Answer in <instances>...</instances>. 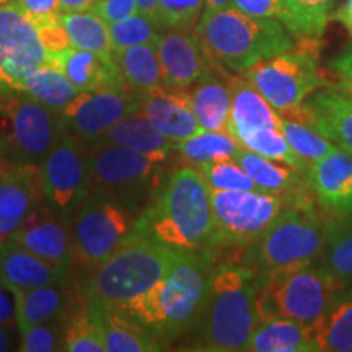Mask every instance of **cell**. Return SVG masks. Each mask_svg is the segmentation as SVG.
Listing matches in <instances>:
<instances>
[{
    "mask_svg": "<svg viewBox=\"0 0 352 352\" xmlns=\"http://www.w3.org/2000/svg\"><path fill=\"white\" fill-rule=\"evenodd\" d=\"M241 148L243 147L239 140L228 131L201 129L189 139L173 144V151L178 152L189 164L195 165L222 160V158H235Z\"/></svg>",
    "mask_w": 352,
    "mask_h": 352,
    "instance_id": "obj_34",
    "label": "cell"
},
{
    "mask_svg": "<svg viewBox=\"0 0 352 352\" xmlns=\"http://www.w3.org/2000/svg\"><path fill=\"white\" fill-rule=\"evenodd\" d=\"M228 85L232 90L228 132L233 138L240 132L259 129V127L280 129V114L267 103V100L243 74L228 76Z\"/></svg>",
    "mask_w": 352,
    "mask_h": 352,
    "instance_id": "obj_25",
    "label": "cell"
},
{
    "mask_svg": "<svg viewBox=\"0 0 352 352\" xmlns=\"http://www.w3.org/2000/svg\"><path fill=\"white\" fill-rule=\"evenodd\" d=\"M334 219L320 208H285L259 239L241 252L240 263L252 270L254 283L321 261Z\"/></svg>",
    "mask_w": 352,
    "mask_h": 352,
    "instance_id": "obj_6",
    "label": "cell"
},
{
    "mask_svg": "<svg viewBox=\"0 0 352 352\" xmlns=\"http://www.w3.org/2000/svg\"><path fill=\"white\" fill-rule=\"evenodd\" d=\"M63 349L56 324L39 323L21 331L20 351L23 352H51Z\"/></svg>",
    "mask_w": 352,
    "mask_h": 352,
    "instance_id": "obj_43",
    "label": "cell"
},
{
    "mask_svg": "<svg viewBox=\"0 0 352 352\" xmlns=\"http://www.w3.org/2000/svg\"><path fill=\"white\" fill-rule=\"evenodd\" d=\"M23 94L41 101L44 107L54 111L57 116L64 108L80 94L67 76L50 60L28 74L23 83Z\"/></svg>",
    "mask_w": 352,
    "mask_h": 352,
    "instance_id": "obj_32",
    "label": "cell"
},
{
    "mask_svg": "<svg viewBox=\"0 0 352 352\" xmlns=\"http://www.w3.org/2000/svg\"><path fill=\"white\" fill-rule=\"evenodd\" d=\"M256 323V283L252 270L232 259L215 264L199 315L191 328L195 349L246 351Z\"/></svg>",
    "mask_w": 352,
    "mask_h": 352,
    "instance_id": "obj_2",
    "label": "cell"
},
{
    "mask_svg": "<svg viewBox=\"0 0 352 352\" xmlns=\"http://www.w3.org/2000/svg\"><path fill=\"white\" fill-rule=\"evenodd\" d=\"M87 303V302H85ZM88 305V303H87ZM101 341L108 352L162 351V342L134 318L116 310L91 307Z\"/></svg>",
    "mask_w": 352,
    "mask_h": 352,
    "instance_id": "obj_26",
    "label": "cell"
},
{
    "mask_svg": "<svg viewBox=\"0 0 352 352\" xmlns=\"http://www.w3.org/2000/svg\"><path fill=\"white\" fill-rule=\"evenodd\" d=\"M138 214L103 192L91 191L72 215L76 258L83 266L95 270L138 233Z\"/></svg>",
    "mask_w": 352,
    "mask_h": 352,
    "instance_id": "obj_12",
    "label": "cell"
},
{
    "mask_svg": "<svg viewBox=\"0 0 352 352\" xmlns=\"http://www.w3.org/2000/svg\"><path fill=\"white\" fill-rule=\"evenodd\" d=\"M195 32L212 67L223 76H241L296 44L294 34L280 21L258 19L235 7L204 12Z\"/></svg>",
    "mask_w": 352,
    "mask_h": 352,
    "instance_id": "obj_4",
    "label": "cell"
},
{
    "mask_svg": "<svg viewBox=\"0 0 352 352\" xmlns=\"http://www.w3.org/2000/svg\"><path fill=\"white\" fill-rule=\"evenodd\" d=\"M338 0H285L289 20L285 28L294 38H323Z\"/></svg>",
    "mask_w": 352,
    "mask_h": 352,
    "instance_id": "obj_36",
    "label": "cell"
},
{
    "mask_svg": "<svg viewBox=\"0 0 352 352\" xmlns=\"http://www.w3.org/2000/svg\"><path fill=\"white\" fill-rule=\"evenodd\" d=\"M100 0H59V13L94 10Z\"/></svg>",
    "mask_w": 352,
    "mask_h": 352,
    "instance_id": "obj_49",
    "label": "cell"
},
{
    "mask_svg": "<svg viewBox=\"0 0 352 352\" xmlns=\"http://www.w3.org/2000/svg\"><path fill=\"white\" fill-rule=\"evenodd\" d=\"M321 39L298 38L292 50L261 60L243 76L280 116L292 118L310 95L331 85L320 69Z\"/></svg>",
    "mask_w": 352,
    "mask_h": 352,
    "instance_id": "obj_8",
    "label": "cell"
},
{
    "mask_svg": "<svg viewBox=\"0 0 352 352\" xmlns=\"http://www.w3.org/2000/svg\"><path fill=\"white\" fill-rule=\"evenodd\" d=\"M39 28L16 0L0 6V95L23 94L25 78L47 63Z\"/></svg>",
    "mask_w": 352,
    "mask_h": 352,
    "instance_id": "obj_14",
    "label": "cell"
},
{
    "mask_svg": "<svg viewBox=\"0 0 352 352\" xmlns=\"http://www.w3.org/2000/svg\"><path fill=\"white\" fill-rule=\"evenodd\" d=\"M139 111L173 144L186 140L201 131L186 90L160 87L148 91L142 96Z\"/></svg>",
    "mask_w": 352,
    "mask_h": 352,
    "instance_id": "obj_22",
    "label": "cell"
},
{
    "mask_svg": "<svg viewBox=\"0 0 352 352\" xmlns=\"http://www.w3.org/2000/svg\"><path fill=\"white\" fill-rule=\"evenodd\" d=\"M2 324V323H0ZM8 347H10V340H8V334L6 329L0 327V352L2 351H7Z\"/></svg>",
    "mask_w": 352,
    "mask_h": 352,
    "instance_id": "obj_55",
    "label": "cell"
},
{
    "mask_svg": "<svg viewBox=\"0 0 352 352\" xmlns=\"http://www.w3.org/2000/svg\"><path fill=\"white\" fill-rule=\"evenodd\" d=\"M162 26L152 16L144 13H134L124 20L109 23V34H111L113 50L120 51L126 47L138 46L145 43H157L162 34Z\"/></svg>",
    "mask_w": 352,
    "mask_h": 352,
    "instance_id": "obj_41",
    "label": "cell"
},
{
    "mask_svg": "<svg viewBox=\"0 0 352 352\" xmlns=\"http://www.w3.org/2000/svg\"><path fill=\"white\" fill-rule=\"evenodd\" d=\"M10 240L36 256L69 271L74 258L72 219L57 214L50 206H38L23 217Z\"/></svg>",
    "mask_w": 352,
    "mask_h": 352,
    "instance_id": "obj_16",
    "label": "cell"
},
{
    "mask_svg": "<svg viewBox=\"0 0 352 352\" xmlns=\"http://www.w3.org/2000/svg\"><path fill=\"white\" fill-rule=\"evenodd\" d=\"M23 222L20 217H0V240L10 236Z\"/></svg>",
    "mask_w": 352,
    "mask_h": 352,
    "instance_id": "obj_51",
    "label": "cell"
},
{
    "mask_svg": "<svg viewBox=\"0 0 352 352\" xmlns=\"http://www.w3.org/2000/svg\"><path fill=\"white\" fill-rule=\"evenodd\" d=\"M34 21L54 19L59 15V0H16Z\"/></svg>",
    "mask_w": 352,
    "mask_h": 352,
    "instance_id": "obj_46",
    "label": "cell"
},
{
    "mask_svg": "<svg viewBox=\"0 0 352 352\" xmlns=\"http://www.w3.org/2000/svg\"><path fill=\"white\" fill-rule=\"evenodd\" d=\"M215 264V254L209 250L184 252L155 287L132 298L120 311L147 328L160 342L175 340L195 324Z\"/></svg>",
    "mask_w": 352,
    "mask_h": 352,
    "instance_id": "obj_3",
    "label": "cell"
},
{
    "mask_svg": "<svg viewBox=\"0 0 352 352\" xmlns=\"http://www.w3.org/2000/svg\"><path fill=\"white\" fill-rule=\"evenodd\" d=\"M280 131H283L290 147L294 148V152L303 158L308 165L321 160L338 148L328 139H324L320 132H316L314 127L302 121L280 116Z\"/></svg>",
    "mask_w": 352,
    "mask_h": 352,
    "instance_id": "obj_39",
    "label": "cell"
},
{
    "mask_svg": "<svg viewBox=\"0 0 352 352\" xmlns=\"http://www.w3.org/2000/svg\"><path fill=\"white\" fill-rule=\"evenodd\" d=\"M334 77H336L334 85L352 95V72H334Z\"/></svg>",
    "mask_w": 352,
    "mask_h": 352,
    "instance_id": "obj_52",
    "label": "cell"
},
{
    "mask_svg": "<svg viewBox=\"0 0 352 352\" xmlns=\"http://www.w3.org/2000/svg\"><path fill=\"white\" fill-rule=\"evenodd\" d=\"M246 351L252 352H318L314 329L298 321L271 316L258 320Z\"/></svg>",
    "mask_w": 352,
    "mask_h": 352,
    "instance_id": "obj_28",
    "label": "cell"
},
{
    "mask_svg": "<svg viewBox=\"0 0 352 352\" xmlns=\"http://www.w3.org/2000/svg\"><path fill=\"white\" fill-rule=\"evenodd\" d=\"M328 69L331 72H352V43L328 60Z\"/></svg>",
    "mask_w": 352,
    "mask_h": 352,
    "instance_id": "obj_48",
    "label": "cell"
},
{
    "mask_svg": "<svg viewBox=\"0 0 352 352\" xmlns=\"http://www.w3.org/2000/svg\"><path fill=\"white\" fill-rule=\"evenodd\" d=\"M64 284H50L26 290H13L15 297V316L19 331L39 323L65 321L69 315L83 302L82 292L74 302Z\"/></svg>",
    "mask_w": 352,
    "mask_h": 352,
    "instance_id": "obj_24",
    "label": "cell"
},
{
    "mask_svg": "<svg viewBox=\"0 0 352 352\" xmlns=\"http://www.w3.org/2000/svg\"><path fill=\"white\" fill-rule=\"evenodd\" d=\"M210 189L199 170L182 166L162 183L139 214L135 230L183 252L209 250L214 235Z\"/></svg>",
    "mask_w": 352,
    "mask_h": 352,
    "instance_id": "obj_1",
    "label": "cell"
},
{
    "mask_svg": "<svg viewBox=\"0 0 352 352\" xmlns=\"http://www.w3.org/2000/svg\"><path fill=\"white\" fill-rule=\"evenodd\" d=\"M59 116L26 94L0 95V155L15 164L41 165L63 139Z\"/></svg>",
    "mask_w": 352,
    "mask_h": 352,
    "instance_id": "obj_10",
    "label": "cell"
},
{
    "mask_svg": "<svg viewBox=\"0 0 352 352\" xmlns=\"http://www.w3.org/2000/svg\"><path fill=\"white\" fill-rule=\"evenodd\" d=\"M235 160L252 176L259 191L280 197L285 208H318L307 176L298 170L246 148H241Z\"/></svg>",
    "mask_w": 352,
    "mask_h": 352,
    "instance_id": "obj_20",
    "label": "cell"
},
{
    "mask_svg": "<svg viewBox=\"0 0 352 352\" xmlns=\"http://www.w3.org/2000/svg\"><path fill=\"white\" fill-rule=\"evenodd\" d=\"M94 12L98 13L101 19L109 25L134 15L139 12V8L135 0H100Z\"/></svg>",
    "mask_w": 352,
    "mask_h": 352,
    "instance_id": "obj_45",
    "label": "cell"
},
{
    "mask_svg": "<svg viewBox=\"0 0 352 352\" xmlns=\"http://www.w3.org/2000/svg\"><path fill=\"white\" fill-rule=\"evenodd\" d=\"M210 189V188H209ZM214 235L209 252H243L272 226L285 209L280 197L263 191L210 189Z\"/></svg>",
    "mask_w": 352,
    "mask_h": 352,
    "instance_id": "obj_11",
    "label": "cell"
},
{
    "mask_svg": "<svg viewBox=\"0 0 352 352\" xmlns=\"http://www.w3.org/2000/svg\"><path fill=\"white\" fill-rule=\"evenodd\" d=\"M64 351L104 352L94 310L83 300L64 321Z\"/></svg>",
    "mask_w": 352,
    "mask_h": 352,
    "instance_id": "obj_37",
    "label": "cell"
},
{
    "mask_svg": "<svg viewBox=\"0 0 352 352\" xmlns=\"http://www.w3.org/2000/svg\"><path fill=\"white\" fill-rule=\"evenodd\" d=\"M331 21L340 23L352 39V0H342L340 6L334 8Z\"/></svg>",
    "mask_w": 352,
    "mask_h": 352,
    "instance_id": "obj_47",
    "label": "cell"
},
{
    "mask_svg": "<svg viewBox=\"0 0 352 352\" xmlns=\"http://www.w3.org/2000/svg\"><path fill=\"white\" fill-rule=\"evenodd\" d=\"M44 197L57 214L72 219L94 191V160L76 139L63 135L41 162Z\"/></svg>",
    "mask_w": 352,
    "mask_h": 352,
    "instance_id": "obj_13",
    "label": "cell"
},
{
    "mask_svg": "<svg viewBox=\"0 0 352 352\" xmlns=\"http://www.w3.org/2000/svg\"><path fill=\"white\" fill-rule=\"evenodd\" d=\"M314 336L318 352H352V283L341 289Z\"/></svg>",
    "mask_w": 352,
    "mask_h": 352,
    "instance_id": "obj_31",
    "label": "cell"
},
{
    "mask_svg": "<svg viewBox=\"0 0 352 352\" xmlns=\"http://www.w3.org/2000/svg\"><path fill=\"white\" fill-rule=\"evenodd\" d=\"M13 307L15 305L12 303L10 297H8L7 294L0 289V323H3V324L10 323L13 318V311H15V308Z\"/></svg>",
    "mask_w": 352,
    "mask_h": 352,
    "instance_id": "obj_50",
    "label": "cell"
},
{
    "mask_svg": "<svg viewBox=\"0 0 352 352\" xmlns=\"http://www.w3.org/2000/svg\"><path fill=\"white\" fill-rule=\"evenodd\" d=\"M108 145L134 148L140 152H162L170 153L173 151V142L165 138L145 114L140 111L131 114L124 120L118 121L109 127L96 142L88 148V152L100 151Z\"/></svg>",
    "mask_w": 352,
    "mask_h": 352,
    "instance_id": "obj_29",
    "label": "cell"
},
{
    "mask_svg": "<svg viewBox=\"0 0 352 352\" xmlns=\"http://www.w3.org/2000/svg\"><path fill=\"white\" fill-rule=\"evenodd\" d=\"M307 182L315 202L331 219H352V155L336 148L310 165Z\"/></svg>",
    "mask_w": 352,
    "mask_h": 352,
    "instance_id": "obj_19",
    "label": "cell"
},
{
    "mask_svg": "<svg viewBox=\"0 0 352 352\" xmlns=\"http://www.w3.org/2000/svg\"><path fill=\"white\" fill-rule=\"evenodd\" d=\"M320 263L344 285L352 283V219H334L331 235Z\"/></svg>",
    "mask_w": 352,
    "mask_h": 352,
    "instance_id": "obj_38",
    "label": "cell"
},
{
    "mask_svg": "<svg viewBox=\"0 0 352 352\" xmlns=\"http://www.w3.org/2000/svg\"><path fill=\"white\" fill-rule=\"evenodd\" d=\"M135 2H138V8H139L140 13H144V15L155 19L158 0H135Z\"/></svg>",
    "mask_w": 352,
    "mask_h": 352,
    "instance_id": "obj_53",
    "label": "cell"
},
{
    "mask_svg": "<svg viewBox=\"0 0 352 352\" xmlns=\"http://www.w3.org/2000/svg\"><path fill=\"white\" fill-rule=\"evenodd\" d=\"M8 2H12V0H0V6H6Z\"/></svg>",
    "mask_w": 352,
    "mask_h": 352,
    "instance_id": "obj_56",
    "label": "cell"
},
{
    "mask_svg": "<svg viewBox=\"0 0 352 352\" xmlns=\"http://www.w3.org/2000/svg\"><path fill=\"white\" fill-rule=\"evenodd\" d=\"M227 7H232V0H206L204 12H219Z\"/></svg>",
    "mask_w": 352,
    "mask_h": 352,
    "instance_id": "obj_54",
    "label": "cell"
},
{
    "mask_svg": "<svg viewBox=\"0 0 352 352\" xmlns=\"http://www.w3.org/2000/svg\"><path fill=\"white\" fill-rule=\"evenodd\" d=\"M157 52L164 85L173 90H188L214 69L192 30H165Z\"/></svg>",
    "mask_w": 352,
    "mask_h": 352,
    "instance_id": "obj_17",
    "label": "cell"
},
{
    "mask_svg": "<svg viewBox=\"0 0 352 352\" xmlns=\"http://www.w3.org/2000/svg\"><path fill=\"white\" fill-rule=\"evenodd\" d=\"M232 7L258 19H270L287 25L289 13L285 0H232Z\"/></svg>",
    "mask_w": 352,
    "mask_h": 352,
    "instance_id": "obj_44",
    "label": "cell"
},
{
    "mask_svg": "<svg viewBox=\"0 0 352 352\" xmlns=\"http://www.w3.org/2000/svg\"><path fill=\"white\" fill-rule=\"evenodd\" d=\"M59 20L67 33L70 46L96 54L113 56L109 25L94 10L59 13Z\"/></svg>",
    "mask_w": 352,
    "mask_h": 352,
    "instance_id": "obj_33",
    "label": "cell"
},
{
    "mask_svg": "<svg viewBox=\"0 0 352 352\" xmlns=\"http://www.w3.org/2000/svg\"><path fill=\"white\" fill-rule=\"evenodd\" d=\"M47 60L67 76L78 91H122L124 78L113 56L67 47L50 52Z\"/></svg>",
    "mask_w": 352,
    "mask_h": 352,
    "instance_id": "obj_21",
    "label": "cell"
},
{
    "mask_svg": "<svg viewBox=\"0 0 352 352\" xmlns=\"http://www.w3.org/2000/svg\"><path fill=\"white\" fill-rule=\"evenodd\" d=\"M344 284L321 263L271 276L256 285L258 320L280 316L314 329Z\"/></svg>",
    "mask_w": 352,
    "mask_h": 352,
    "instance_id": "obj_7",
    "label": "cell"
},
{
    "mask_svg": "<svg viewBox=\"0 0 352 352\" xmlns=\"http://www.w3.org/2000/svg\"><path fill=\"white\" fill-rule=\"evenodd\" d=\"M206 0H158L155 19L164 30H195Z\"/></svg>",
    "mask_w": 352,
    "mask_h": 352,
    "instance_id": "obj_42",
    "label": "cell"
},
{
    "mask_svg": "<svg viewBox=\"0 0 352 352\" xmlns=\"http://www.w3.org/2000/svg\"><path fill=\"white\" fill-rule=\"evenodd\" d=\"M290 120L311 126L338 148L352 155V95L334 82L308 96Z\"/></svg>",
    "mask_w": 352,
    "mask_h": 352,
    "instance_id": "obj_18",
    "label": "cell"
},
{
    "mask_svg": "<svg viewBox=\"0 0 352 352\" xmlns=\"http://www.w3.org/2000/svg\"><path fill=\"white\" fill-rule=\"evenodd\" d=\"M142 96L131 90L80 91L59 114L64 134L88 151L109 127L138 113Z\"/></svg>",
    "mask_w": 352,
    "mask_h": 352,
    "instance_id": "obj_15",
    "label": "cell"
},
{
    "mask_svg": "<svg viewBox=\"0 0 352 352\" xmlns=\"http://www.w3.org/2000/svg\"><path fill=\"white\" fill-rule=\"evenodd\" d=\"M67 272L16 245L15 241H3L0 254V285L10 292L63 284L67 280Z\"/></svg>",
    "mask_w": 352,
    "mask_h": 352,
    "instance_id": "obj_23",
    "label": "cell"
},
{
    "mask_svg": "<svg viewBox=\"0 0 352 352\" xmlns=\"http://www.w3.org/2000/svg\"><path fill=\"white\" fill-rule=\"evenodd\" d=\"M230 76V74H228ZM228 76L209 70L189 91L192 111L206 131H228V120L232 109V90L228 85Z\"/></svg>",
    "mask_w": 352,
    "mask_h": 352,
    "instance_id": "obj_27",
    "label": "cell"
},
{
    "mask_svg": "<svg viewBox=\"0 0 352 352\" xmlns=\"http://www.w3.org/2000/svg\"><path fill=\"white\" fill-rule=\"evenodd\" d=\"M113 59L120 67L127 90L145 95L165 87L158 60L157 43H145L126 50L113 51Z\"/></svg>",
    "mask_w": 352,
    "mask_h": 352,
    "instance_id": "obj_30",
    "label": "cell"
},
{
    "mask_svg": "<svg viewBox=\"0 0 352 352\" xmlns=\"http://www.w3.org/2000/svg\"><path fill=\"white\" fill-rule=\"evenodd\" d=\"M94 160V191L103 192L132 212L140 214L160 189L168 153L140 152L108 145L90 152Z\"/></svg>",
    "mask_w": 352,
    "mask_h": 352,
    "instance_id": "obj_9",
    "label": "cell"
},
{
    "mask_svg": "<svg viewBox=\"0 0 352 352\" xmlns=\"http://www.w3.org/2000/svg\"><path fill=\"white\" fill-rule=\"evenodd\" d=\"M235 139L239 140L241 147L246 148V151L292 166V168L298 170L303 175H307L308 168H310V165L294 152V148L290 147V144L284 138L280 129L259 127V129L240 132L239 135H235Z\"/></svg>",
    "mask_w": 352,
    "mask_h": 352,
    "instance_id": "obj_35",
    "label": "cell"
},
{
    "mask_svg": "<svg viewBox=\"0 0 352 352\" xmlns=\"http://www.w3.org/2000/svg\"><path fill=\"white\" fill-rule=\"evenodd\" d=\"M2 248H3V243H0V254H2Z\"/></svg>",
    "mask_w": 352,
    "mask_h": 352,
    "instance_id": "obj_57",
    "label": "cell"
},
{
    "mask_svg": "<svg viewBox=\"0 0 352 352\" xmlns=\"http://www.w3.org/2000/svg\"><path fill=\"white\" fill-rule=\"evenodd\" d=\"M183 254V250L135 233L95 267L82 287L83 300L120 311L132 298L155 287Z\"/></svg>",
    "mask_w": 352,
    "mask_h": 352,
    "instance_id": "obj_5",
    "label": "cell"
},
{
    "mask_svg": "<svg viewBox=\"0 0 352 352\" xmlns=\"http://www.w3.org/2000/svg\"><path fill=\"white\" fill-rule=\"evenodd\" d=\"M197 170L210 189L219 191H259L258 184L243 170L235 158L206 162L197 165Z\"/></svg>",
    "mask_w": 352,
    "mask_h": 352,
    "instance_id": "obj_40",
    "label": "cell"
}]
</instances>
